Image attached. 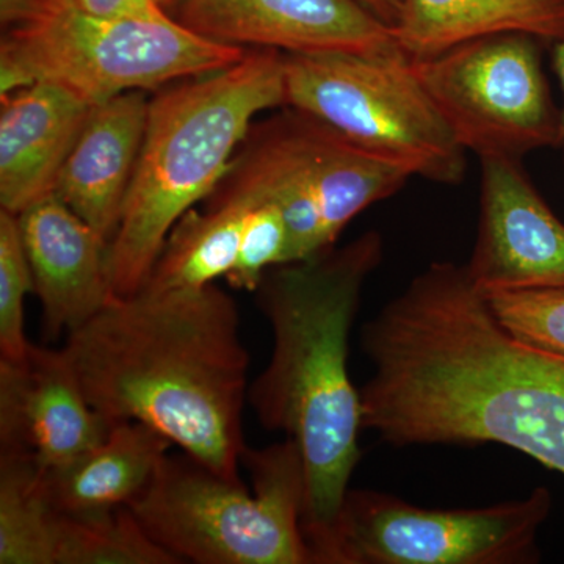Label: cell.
Returning <instances> with one entry per match:
<instances>
[{
  "mask_svg": "<svg viewBox=\"0 0 564 564\" xmlns=\"http://www.w3.org/2000/svg\"><path fill=\"white\" fill-rule=\"evenodd\" d=\"M252 489L188 455H166L128 505L152 540L180 562L313 564L303 530L306 481L293 441L245 448Z\"/></svg>",
  "mask_w": 564,
  "mask_h": 564,
  "instance_id": "5b68a950",
  "label": "cell"
},
{
  "mask_svg": "<svg viewBox=\"0 0 564 564\" xmlns=\"http://www.w3.org/2000/svg\"><path fill=\"white\" fill-rule=\"evenodd\" d=\"M247 47L206 39L174 17L102 18L73 0H41L31 20L0 43V96L52 82L101 104L129 91L161 90L242 62Z\"/></svg>",
  "mask_w": 564,
  "mask_h": 564,
  "instance_id": "8992f818",
  "label": "cell"
},
{
  "mask_svg": "<svg viewBox=\"0 0 564 564\" xmlns=\"http://www.w3.org/2000/svg\"><path fill=\"white\" fill-rule=\"evenodd\" d=\"M79 9L95 17L122 20H159L172 17L181 0H73Z\"/></svg>",
  "mask_w": 564,
  "mask_h": 564,
  "instance_id": "d4e9b609",
  "label": "cell"
},
{
  "mask_svg": "<svg viewBox=\"0 0 564 564\" xmlns=\"http://www.w3.org/2000/svg\"><path fill=\"white\" fill-rule=\"evenodd\" d=\"M552 511L544 486L492 507H417L391 494L348 489L315 564H529Z\"/></svg>",
  "mask_w": 564,
  "mask_h": 564,
  "instance_id": "9c48e42d",
  "label": "cell"
},
{
  "mask_svg": "<svg viewBox=\"0 0 564 564\" xmlns=\"http://www.w3.org/2000/svg\"><path fill=\"white\" fill-rule=\"evenodd\" d=\"M383 256L381 234L367 231L344 247L273 267L254 292L272 326L273 351L248 403L262 426L284 433L302 455L303 530L313 564L361 462L362 400L348 350L364 288Z\"/></svg>",
  "mask_w": 564,
  "mask_h": 564,
  "instance_id": "3957f363",
  "label": "cell"
},
{
  "mask_svg": "<svg viewBox=\"0 0 564 564\" xmlns=\"http://www.w3.org/2000/svg\"><path fill=\"white\" fill-rule=\"evenodd\" d=\"M95 104L36 82L0 96V207L21 212L54 193Z\"/></svg>",
  "mask_w": 564,
  "mask_h": 564,
  "instance_id": "9a60e30c",
  "label": "cell"
},
{
  "mask_svg": "<svg viewBox=\"0 0 564 564\" xmlns=\"http://www.w3.org/2000/svg\"><path fill=\"white\" fill-rule=\"evenodd\" d=\"M519 32L538 40H564L563 0H403L393 29L411 58H425L466 41Z\"/></svg>",
  "mask_w": 564,
  "mask_h": 564,
  "instance_id": "ac0fdd59",
  "label": "cell"
},
{
  "mask_svg": "<svg viewBox=\"0 0 564 564\" xmlns=\"http://www.w3.org/2000/svg\"><path fill=\"white\" fill-rule=\"evenodd\" d=\"M361 345L364 430L395 447L507 445L564 475V355L508 332L466 263L426 267Z\"/></svg>",
  "mask_w": 564,
  "mask_h": 564,
  "instance_id": "6da1fadb",
  "label": "cell"
},
{
  "mask_svg": "<svg viewBox=\"0 0 564 564\" xmlns=\"http://www.w3.org/2000/svg\"><path fill=\"white\" fill-rule=\"evenodd\" d=\"M538 39L505 32L413 58L415 74L464 150L521 159L560 147L556 110L541 68Z\"/></svg>",
  "mask_w": 564,
  "mask_h": 564,
  "instance_id": "30bf717a",
  "label": "cell"
},
{
  "mask_svg": "<svg viewBox=\"0 0 564 564\" xmlns=\"http://www.w3.org/2000/svg\"><path fill=\"white\" fill-rule=\"evenodd\" d=\"M480 221L467 272L480 292L564 289V223L521 159L481 158Z\"/></svg>",
  "mask_w": 564,
  "mask_h": 564,
  "instance_id": "8fae6325",
  "label": "cell"
},
{
  "mask_svg": "<svg viewBox=\"0 0 564 564\" xmlns=\"http://www.w3.org/2000/svg\"><path fill=\"white\" fill-rule=\"evenodd\" d=\"M184 2V0H181V3ZM181 7V6H180Z\"/></svg>",
  "mask_w": 564,
  "mask_h": 564,
  "instance_id": "f546056e",
  "label": "cell"
},
{
  "mask_svg": "<svg viewBox=\"0 0 564 564\" xmlns=\"http://www.w3.org/2000/svg\"><path fill=\"white\" fill-rule=\"evenodd\" d=\"M41 0H0V21L2 28H14L31 20L39 11Z\"/></svg>",
  "mask_w": 564,
  "mask_h": 564,
  "instance_id": "484cf974",
  "label": "cell"
},
{
  "mask_svg": "<svg viewBox=\"0 0 564 564\" xmlns=\"http://www.w3.org/2000/svg\"><path fill=\"white\" fill-rule=\"evenodd\" d=\"M52 514L39 464L0 454V564H54Z\"/></svg>",
  "mask_w": 564,
  "mask_h": 564,
  "instance_id": "44dd1931",
  "label": "cell"
},
{
  "mask_svg": "<svg viewBox=\"0 0 564 564\" xmlns=\"http://www.w3.org/2000/svg\"><path fill=\"white\" fill-rule=\"evenodd\" d=\"M144 91L96 104L70 150L54 195L110 243L120 223L147 132Z\"/></svg>",
  "mask_w": 564,
  "mask_h": 564,
  "instance_id": "2e32d148",
  "label": "cell"
},
{
  "mask_svg": "<svg viewBox=\"0 0 564 564\" xmlns=\"http://www.w3.org/2000/svg\"><path fill=\"white\" fill-rule=\"evenodd\" d=\"M375 17L380 18L389 28L395 29L402 17L403 0H358Z\"/></svg>",
  "mask_w": 564,
  "mask_h": 564,
  "instance_id": "4316f807",
  "label": "cell"
},
{
  "mask_svg": "<svg viewBox=\"0 0 564 564\" xmlns=\"http://www.w3.org/2000/svg\"><path fill=\"white\" fill-rule=\"evenodd\" d=\"M172 445L144 423H111L101 443L65 466L43 470L47 499L65 513L128 507L151 484Z\"/></svg>",
  "mask_w": 564,
  "mask_h": 564,
  "instance_id": "e0dca14e",
  "label": "cell"
},
{
  "mask_svg": "<svg viewBox=\"0 0 564 564\" xmlns=\"http://www.w3.org/2000/svg\"><path fill=\"white\" fill-rule=\"evenodd\" d=\"M35 292L31 265L22 245L18 215L0 210V359L18 362L28 355L24 303Z\"/></svg>",
  "mask_w": 564,
  "mask_h": 564,
  "instance_id": "7402d4cb",
  "label": "cell"
},
{
  "mask_svg": "<svg viewBox=\"0 0 564 564\" xmlns=\"http://www.w3.org/2000/svg\"><path fill=\"white\" fill-rule=\"evenodd\" d=\"M215 192L247 199L248 214L239 254L226 281L234 289L256 292L270 269L289 262L288 221L280 207L267 199L252 198L239 193Z\"/></svg>",
  "mask_w": 564,
  "mask_h": 564,
  "instance_id": "603a6c76",
  "label": "cell"
},
{
  "mask_svg": "<svg viewBox=\"0 0 564 564\" xmlns=\"http://www.w3.org/2000/svg\"><path fill=\"white\" fill-rule=\"evenodd\" d=\"M209 198L206 212L188 210L176 223L141 289L196 291L228 276L239 254L248 203L217 192Z\"/></svg>",
  "mask_w": 564,
  "mask_h": 564,
  "instance_id": "d6986e66",
  "label": "cell"
},
{
  "mask_svg": "<svg viewBox=\"0 0 564 564\" xmlns=\"http://www.w3.org/2000/svg\"><path fill=\"white\" fill-rule=\"evenodd\" d=\"M285 54L251 47L242 62L174 82L151 98L120 223L107 248L115 299L147 284L176 223L218 187L254 118L285 107Z\"/></svg>",
  "mask_w": 564,
  "mask_h": 564,
  "instance_id": "277c9868",
  "label": "cell"
},
{
  "mask_svg": "<svg viewBox=\"0 0 564 564\" xmlns=\"http://www.w3.org/2000/svg\"><path fill=\"white\" fill-rule=\"evenodd\" d=\"M82 391L107 422H140L223 477H239L250 355L217 284L113 299L68 334Z\"/></svg>",
  "mask_w": 564,
  "mask_h": 564,
  "instance_id": "7a4b0ae2",
  "label": "cell"
},
{
  "mask_svg": "<svg viewBox=\"0 0 564 564\" xmlns=\"http://www.w3.org/2000/svg\"><path fill=\"white\" fill-rule=\"evenodd\" d=\"M18 221L43 313V336L55 340L115 299L107 270L109 242L54 193L21 212Z\"/></svg>",
  "mask_w": 564,
  "mask_h": 564,
  "instance_id": "5bb4252c",
  "label": "cell"
},
{
  "mask_svg": "<svg viewBox=\"0 0 564 564\" xmlns=\"http://www.w3.org/2000/svg\"><path fill=\"white\" fill-rule=\"evenodd\" d=\"M54 564H177L144 532L129 507L52 514Z\"/></svg>",
  "mask_w": 564,
  "mask_h": 564,
  "instance_id": "ffe728a7",
  "label": "cell"
},
{
  "mask_svg": "<svg viewBox=\"0 0 564 564\" xmlns=\"http://www.w3.org/2000/svg\"><path fill=\"white\" fill-rule=\"evenodd\" d=\"M176 20L206 39L289 55L399 44L393 29L358 0H184Z\"/></svg>",
  "mask_w": 564,
  "mask_h": 564,
  "instance_id": "7c38bea8",
  "label": "cell"
},
{
  "mask_svg": "<svg viewBox=\"0 0 564 564\" xmlns=\"http://www.w3.org/2000/svg\"><path fill=\"white\" fill-rule=\"evenodd\" d=\"M411 177L311 115L284 107L252 122L215 191L276 204L288 221L289 262H295L336 247L348 223Z\"/></svg>",
  "mask_w": 564,
  "mask_h": 564,
  "instance_id": "52a82bcc",
  "label": "cell"
},
{
  "mask_svg": "<svg viewBox=\"0 0 564 564\" xmlns=\"http://www.w3.org/2000/svg\"><path fill=\"white\" fill-rule=\"evenodd\" d=\"M110 426L88 402L63 348L31 344L21 361L0 359V454L57 469L101 443Z\"/></svg>",
  "mask_w": 564,
  "mask_h": 564,
  "instance_id": "4fadbf2b",
  "label": "cell"
},
{
  "mask_svg": "<svg viewBox=\"0 0 564 564\" xmlns=\"http://www.w3.org/2000/svg\"><path fill=\"white\" fill-rule=\"evenodd\" d=\"M481 293L508 332L525 343L564 355V289Z\"/></svg>",
  "mask_w": 564,
  "mask_h": 564,
  "instance_id": "cb8c5ba5",
  "label": "cell"
},
{
  "mask_svg": "<svg viewBox=\"0 0 564 564\" xmlns=\"http://www.w3.org/2000/svg\"><path fill=\"white\" fill-rule=\"evenodd\" d=\"M560 147L563 148V152H564V140L562 141V144H560Z\"/></svg>",
  "mask_w": 564,
  "mask_h": 564,
  "instance_id": "f1b7e54d",
  "label": "cell"
},
{
  "mask_svg": "<svg viewBox=\"0 0 564 564\" xmlns=\"http://www.w3.org/2000/svg\"><path fill=\"white\" fill-rule=\"evenodd\" d=\"M564 2V0H563ZM555 69L558 74L560 84L563 90V109H562V141L564 140V40L560 41L555 51ZM560 141V144H562Z\"/></svg>",
  "mask_w": 564,
  "mask_h": 564,
  "instance_id": "83f0119b",
  "label": "cell"
},
{
  "mask_svg": "<svg viewBox=\"0 0 564 564\" xmlns=\"http://www.w3.org/2000/svg\"><path fill=\"white\" fill-rule=\"evenodd\" d=\"M285 107L423 180L455 185L466 150L397 44L373 52L285 54Z\"/></svg>",
  "mask_w": 564,
  "mask_h": 564,
  "instance_id": "ba28073f",
  "label": "cell"
}]
</instances>
